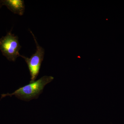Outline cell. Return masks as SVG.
Returning a JSON list of instances; mask_svg holds the SVG:
<instances>
[{"mask_svg":"<svg viewBox=\"0 0 124 124\" xmlns=\"http://www.w3.org/2000/svg\"><path fill=\"white\" fill-rule=\"evenodd\" d=\"M51 76H45L39 79L30 82L29 84L20 87L14 93L1 94V99L6 96L14 95L20 100L29 101L33 99H37L42 93L45 86L54 80Z\"/></svg>","mask_w":124,"mask_h":124,"instance_id":"obj_1","label":"cell"},{"mask_svg":"<svg viewBox=\"0 0 124 124\" xmlns=\"http://www.w3.org/2000/svg\"><path fill=\"white\" fill-rule=\"evenodd\" d=\"M22 48L17 36L12 34L11 31L0 39V50L7 60L15 62L17 58L21 57L19 50Z\"/></svg>","mask_w":124,"mask_h":124,"instance_id":"obj_2","label":"cell"},{"mask_svg":"<svg viewBox=\"0 0 124 124\" xmlns=\"http://www.w3.org/2000/svg\"><path fill=\"white\" fill-rule=\"evenodd\" d=\"M30 31L33 36L36 46V52L30 58L22 55H21V57L24 59L27 64L31 75L30 82H32L35 81L39 73L41 63L44 57L45 50L38 44L32 32L31 31Z\"/></svg>","mask_w":124,"mask_h":124,"instance_id":"obj_3","label":"cell"},{"mask_svg":"<svg viewBox=\"0 0 124 124\" xmlns=\"http://www.w3.org/2000/svg\"><path fill=\"white\" fill-rule=\"evenodd\" d=\"M2 4L15 14L23 15L25 11V5L23 0H2Z\"/></svg>","mask_w":124,"mask_h":124,"instance_id":"obj_4","label":"cell"},{"mask_svg":"<svg viewBox=\"0 0 124 124\" xmlns=\"http://www.w3.org/2000/svg\"><path fill=\"white\" fill-rule=\"evenodd\" d=\"M3 6L2 4V0H0V8Z\"/></svg>","mask_w":124,"mask_h":124,"instance_id":"obj_5","label":"cell"},{"mask_svg":"<svg viewBox=\"0 0 124 124\" xmlns=\"http://www.w3.org/2000/svg\"><path fill=\"white\" fill-rule=\"evenodd\" d=\"M1 99H0V100H1Z\"/></svg>","mask_w":124,"mask_h":124,"instance_id":"obj_6","label":"cell"}]
</instances>
